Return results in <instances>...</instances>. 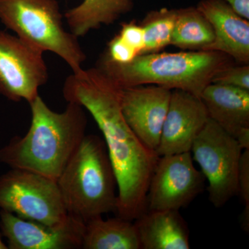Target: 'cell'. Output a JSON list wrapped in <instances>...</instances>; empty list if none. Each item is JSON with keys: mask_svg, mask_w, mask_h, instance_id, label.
<instances>
[{"mask_svg": "<svg viewBox=\"0 0 249 249\" xmlns=\"http://www.w3.org/2000/svg\"><path fill=\"white\" fill-rule=\"evenodd\" d=\"M0 249H8L7 245L4 243L1 239V234L0 233Z\"/></svg>", "mask_w": 249, "mask_h": 249, "instance_id": "obj_25", "label": "cell"}, {"mask_svg": "<svg viewBox=\"0 0 249 249\" xmlns=\"http://www.w3.org/2000/svg\"><path fill=\"white\" fill-rule=\"evenodd\" d=\"M234 64L235 61L227 54L200 50L142 54L127 64L114 63L101 58L96 67L121 88L158 85L200 97L214 77Z\"/></svg>", "mask_w": 249, "mask_h": 249, "instance_id": "obj_3", "label": "cell"}, {"mask_svg": "<svg viewBox=\"0 0 249 249\" xmlns=\"http://www.w3.org/2000/svg\"><path fill=\"white\" fill-rule=\"evenodd\" d=\"M237 196L245 209L249 210V149L244 150L239 164L237 175Z\"/></svg>", "mask_w": 249, "mask_h": 249, "instance_id": "obj_23", "label": "cell"}, {"mask_svg": "<svg viewBox=\"0 0 249 249\" xmlns=\"http://www.w3.org/2000/svg\"><path fill=\"white\" fill-rule=\"evenodd\" d=\"M205 181L191 152L160 156L147 190L146 211L186 208L204 191Z\"/></svg>", "mask_w": 249, "mask_h": 249, "instance_id": "obj_9", "label": "cell"}, {"mask_svg": "<svg viewBox=\"0 0 249 249\" xmlns=\"http://www.w3.org/2000/svg\"><path fill=\"white\" fill-rule=\"evenodd\" d=\"M57 183L69 215L87 223L116 211L115 173L97 135H85Z\"/></svg>", "mask_w": 249, "mask_h": 249, "instance_id": "obj_4", "label": "cell"}, {"mask_svg": "<svg viewBox=\"0 0 249 249\" xmlns=\"http://www.w3.org/2000/svg\"><path fill=\"white\" fill-rule=\"evenodd\" d=\"M235 13L249 20V0H224Z\"/></svg>", "mask_w": 249, "mask_h": 249, "instance_id": "obj_24", "label": "cell"}, {"mask_svg": "<svg viewBox=\"0 0 249 249\" xmlns=\"http://www.w3.org/2000/svg\"><path fill=\"white\" fill-rule=\"evenodd\" d=\"M134 0H83L63 15L70 32L84 37L103 25L114 24L133 9Z\"/></svg>", "mask_w": 249, "mask_h": 249, "instance_id": "obj_16", "label": "cell"}, {"mask_svg": "<svg viewBox=\"0 0 249 249\" xmlns=\"http://www.w3.org/2000/svg\"><path fill=\"white\" fill-rule=\"evenodd\" d=\"M134 224L142 249L191 248L189 229L179 211H146Z\"/></svg>", "mask_w": 249, "mask_h": 249, "instance_id": "obj_15", "label": "cell"}, {"mask_svg": "<svg viewBox=\"0 0 249 249\" xmlns=\"http://www.w3.org/2000/svg\"><path fill=\"white\" fill-rule=\"evenodd\" d=\"M49 79L43 53L16 35L0 31V95L30 103Z\"/></svg>", "mask_w": 249, "mask_h": 249, "instance_id": "obj_8", "label": "cell"}, {"mask_svg": "<svg viewBox=\"0 0 249 249\" xmlns=\"http://www.w3.org/2000/svg\"><path fill=\"white\" fill-rule=\"evenodd\" d=\"M0 209L50 226L70 217L56 180L16 168L0 176Z\"/></svg>", "mask_w": 249, "mask_h": 249, "instance_id": "obj_6", "label": "cell"}, {"mask_svg": "<svg viewBox=\"0 0 249 249\" xmlns=\"http://www.w3.org/2000/svg\"><path fill=\"white\" fill-rule=\"evenodd\" d=\"M138 55L137 51L127 45L117 34L108 42L107 50L101 58L114 63L127 64Z\"/></svg>", "mask_w": 249, "mask_h": 249, "instance_id": "obj_21", "label": "cell"}, {"mask_svg": "<svg viewBox=\"0 0 249 249\" xmlns=\"http://www.w3.org/2000/svg\"><path fill=\"white\" fill-rule=\"evenodd\" d=\"M214 40L212 26L196 6L178 9L170 45L183 50H206Z\"/></svg>", "mask_w": 249, "mask_h": 249, "instance_id": "obj_18", "label": "cell"}, {"mask_svg": "<svg viewBox=\"0 0 249 249\" xmlns=\"http://www.w3.org/2000/svg\"><path fill=\"white\" fill-rule=\"evenodd\" d=\"M83 249H142L132 221L120 217H98L85 223Z\"/></svg>", "mask_w": 249, "mask_h": 249, "instance_id": "obj_17", "label": "cell"}, {"mask_svg": "<svg viewBox=\"0 0 249 249\" xmlns=\"http://www.w3.org/2000/svg\"><path fill=\"white\" fill-rule=\"evenodd\" d=\"M85 228L84 222L70 215L66 222L50 226L0 211V230L9 249H82Z\"/></svg>", "mask_w": 249, "mask_h": 249, "instance_id": "obj_10", "label": "cell"}, {"mask_svg": "<svg viewBox=\"0 0 249 249\" xmlns=\"http://www.w3.org/2000/svg\"><path fill=\"white\" fill-rule=\"evenodd\" d=\"M29 106L31 123L27 133L13 137L0 149V162L57 181L86 135L85 109L68 102L65 111L56 112L40 95Z\"/></svg>", "mask_w": 249, "mask_h": 249, "instance_id": "obj_2", "label": "cell"}, {"mask_svg": "<svg viewBox=\"0 0 249 249\" xmlns=\"http://www.w3.org/2000/svg\"><path fill=\"white\" fill-rule=\"evenodd\" d=\"M209 119L200 97L182 90H172L157 155L191 152L194 141Z\"/></svg>", "mask_w": 249, "mask_h": 249, "instance_id": "obj_12", "label": "cell"}, {"mask_svg": "<svg viewBox=\"0 0 249 249\" xmlns=\"http://www.w3.org/2000/svg\"><path fill=\"white\" fill-rule=\"evenodd\" d=\"M196 8L211 23L213 42L205 51L222 52L236 64L249 65V21L224 0H201Z\"/></svg>", "mask_w": 249, "mask_h": 249, "instance_id": "obj_13", "label": "cell"}, {"mask_svg": "<svg viewBox=\"0 0 249 249\" xmlns=\"http://www.w3.org/2000/svg\"><path fill=\"white\" fill-rule=\"evenodd\" d=\"M122 89L98 67L72 73L62 88L67 102L89 111L102 132L117 181L118 217L129 221L146 211V196L160 156L134 134L121 110Z\"/></svg>", "mask_w": 249, "mask_h": 249, "instance_id": "obj_1", "label": "cell"}, {"mask_svg": "<svg viewBox=\"0 0 249 249\" xmlns=\"http://www.w3.org/2000/svg\"><path fill=\"white\" fill-rule=\"evenodd\" d=\"M177 13L178 9L168 8L147 13L140 24L145 42L142 54L159 53L170 45Z\"/></svg>", "mask_w": 249, "mask_h": 249, "instance_id": "obj_19", "label": "cell"}, {"mask_svg": "<svg viewBox=\"0 0 249 249\" xmlns=\"http://www.w3.org/2000/svg\"><path fill=\"white\" fill-rule=\"evenodd\" d=\"M243 150L232 136L211 119L193 142L192 157L209 183V199L216 208L237 196V175Z\"/></svg>", "mask_w": 249, "mask_h": 249, "instance_id": "obj_7", "label": "cell"}, {"mask_svg": "<svg viewBox=\"0 0 249 249\" xmlns=\"http://www.w3.org/2000/svg\"><path fill=\"white\" fill-rule=\"evenodd\" d=\"M212 83L228 85L249 91V65L234 64L219 72Z\"/></svg>", "mask_w": 249, "mask_h": 249, "instance_id": "obj_20", "label": "cell"}, {"mask_svg": "<svg viewBox=\"0 0 249 249\" xmlns=\"http://www.w3.org/2000/svg\"><path fill=\"white\" fill-rule=\"evenodd\" d=\"M57 0H0V21L33 48L52 52L73 73L83 70L87 55L78 37L63 25Z\"/></svg>", "mask_w": 249, "mask_h": 249, "instance_id": "obj_5", "label": "cell"}, {"mask_svg": "<svg viewBox=\"0 0 249 249\" xmlns=\"http://www.w3.org/2000/svg\"><path fill=\"white\" fill-rule=\"evenodd\" d=\"M209 118L237 140L249 132V91L212 83L201 93Z\"/></svg>", "mask_w": 249, "mask_h": 249, "instance_id": "obj_14", "label": "cell"}, {"mask_svg": "<svg viewBox=\"0 0 249 249\" xmlns=\"http://www.w3.org/2000/svg\"><path fill=\"white\" fill-rule=\"evenodd\" d=\"M118 35L127 45L135 49L139 55H142L145 45L144 31L141 24H138L137 21L133 19L130 22L122 23Z\"/></svg>", "mask_w": 249, "mask_h": 249, "instance_id": "obj_22", "label": "cell"}, {"mask_svg": "<svg viewBox=\"0 0 249 249\" xmlns=\"http://www.w3.org/2000/svg\"><path fill=\"white\" fill-rule=\"evenodd\" d=\"M172 90L154 85L123 88L121 110L134 134L147 147L157 151L169 107Z\"/></svg>", "mask_w": 249, "mask_h": 249, "instance_id": "obj_11", "label": "cell"}]
</instances>
